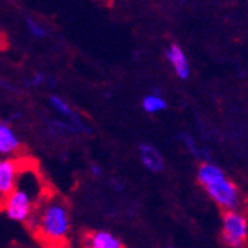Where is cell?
Segmentation results:
<instances>
[{"label":"cell","instance_id":"1","mask_svg":"<svg viewBox=\"0 0 248 248\" xmlns=\"http://www.w3.org/2000/svg\"><path fill=\"white\" fill-rule=\"evenodd\" d=\"M197 181L209 195V198L224 212L241 209L242 193L239 187L215 161H202L197 170Z\"/></svg>","mask_w":248,"mask_h":248},{"label":"cell","instance_id":"2","mask_svg":"<svg viewBox=\"0 0 248 248\" xmlns=\"http://www.w3.org/2000/svg\"><path fill=\"white\" fill-rule=\"evenodd\" d=\"M37 230L43 239L58 244L70 233V213L61 200H50L41 207L37 218Z\"/></svg>","mask_w":248,"mask_h":248},{"label":"cell","instance_id":"3","mask_svg":"<svg viewBox=\"0 0 248 248\" xmlns=\"http://www.w3.org/2000/svg\"><path fill=\"white\" fill-rule=\"evenodd\" d=\"M35 198V186L29 181V178H26V175H18L16 187L5 198V215L14 222H29L32 219V213H34Z\"/></svg>","mask_w":248,"mask_h":248},{"label":"cell","instance_id":"4","mask_svg":"<svg viewBox=\"0 0 248 248\" xmlns=\"http://www.w3.org/2000/svg\"><path fill=\"white\" fill-rule=\"evenodd\" d=\"M248 238V219L245 213L238 210H225L222 215L221 242L227 248H244Z\"/></svg>","mask_w":248,"mask_h":248},{"label":"cell","instance_id":"5","mask_svg":"<svg viewBox=\"0 0 248 248\" xmlns=\"http://www.w3.org/2000/svg\"><path fill=\"white\" fill-rule=\"evenodd\" d=\"M49 104H50L52 108L55 110L61 117L70 121L75 126H77L79 134H89L92 131L90 126L82 121V117L79 116V113L75 110L66 99L60 98L58 94H50L49 96Z\"/></svg>","mask_w":248,"mask_h":248},{"label":"cell","instance_id":"6","mask_svg":"<svg viewBox=\"0 0 248 248\" xmlns=\"http://www.w3.org/2000/svg\"><path fill=\"white\" fill-rule=\"evenodd\" d=\"M20 175L18 163L14 158H0V198L5 200L16 187Z\"/></svg>","mask_w":248,"mask_h":248},{"label":"cell","instance_id":"7","mask_svg":"<svg viewBox=\"0 0 248 248\" xmlns=\"http://www.w3.org/2000/svg\"><path fill=\"white\" fill-rule=\"evenodd\" d=\"M165 58L169 62V66L172 67V70L175 72L177 78H180L181 81H186L190 77V62L187 60V55L185 53V50L181 49V46H178L177 43H172V45L168 46V49L165 50Z\"/></svg>","mask_w":248,"mask_h":248},{"label":"cell","instance_id":"8","mask_svg":"<svg viewBox=\"0 0 248 248\" xmlns=\"http://www.w3.org/2000/svg\"><path fill=\"white\" fill-rule=\"evenodd\" d=\"M139 158H140V163L143 165V168L148 169L149 172H153V174H160V172H163L166 168L163 154H161L155 146L149 143L139 145Z\"/></svg>","mask_w":248,"mask_h":248},{"label":"cell","instance_id":"9","mask_svg":"<svg viewBox=\"0 0 248 248\" xmlns=\"http://www.w3.org/2000/svg\"><path fill=\"white\" fill-rule=\"evenodd\" d=\"M21 142L8 122L0 121V155L9 157L20 149Z\"/></svg>","mask_w":248,"mask_h":248},{"label":"cell","instance_id":"10","mask_svg":"<svg viewBox=\"0 0 248 248\" xmlns=\"http://www.w3.org/2000/svg\"><path fill=\"white\" fill-rule=\"evenodd\" d=\"M87 248H124V244L111 232L98 230L89 234Z\"/></svg>","mask_w":248,"mask_h":248},{"label":"cell","instance_id":"11","mask_svg":"<svg viewBox=\"0 0 248 248\" xmlns=\"http://www.w3.org/2000/svg\"><path fill=\"white\" fill-rule=\"evenodd\" d=\"M142 108L148 114H155V113H160V111H165L168 108V102H166V99L163 98V96H161V93L157 89H154L151 93L143 96Z\"/></svg>","mask_w":248,"mask_h":248},{"label":"cell","instance_id":"12","mask_svg":"<svg viewBox=\"0 0 248 248\" xmlns=\"http://www.w3.org/2000/svg\"><path fill=\"white\" fill-rule=\"evenodd\" d=\"M178 140L183 143V146H185V149L187 151V153L190 155H193L195 158H206V160H210V153H207L206 149H201L195 139H193L189 133H180L178 134Z\"/></svg>","mask_w":248,"mask_h":248},{"label":"cell","instance_id":"13","mask_svg":"<svg viewBox=\"0 0 248 248\" xmlns=\"http://www.w3.org/2000/svg\"><path fill=\"white\" fill-rule=\"evenodd\" d=\"M49 125V131L53 134H79L78 128L75 126L70 121H64L62 117H53L47 122Z\"/></svg>","mask_w":248,"mask_h":248},{"label":"cell","instance_id":"14","mask_svg":"<svg viewBox=\"0 0 248 248\" xmlns=\"http://www.w3.org/2000/svg\"><path fill=\"white\" fill-rule=\"evenodd\" d=\"M25 23H26V29L28 32L32 35V37H35V38H46L47 37V29L43 26L38 20H34L32 17H26L25 18Z\"/></svg>","mask_w":248,"mask_h":248},{"label":"cell","instance_id":"15","mask_svg":"<svg viewBox=\"0 0 248 248\" xmlns=\"http://www.w3.org/2000/svg\"><path fill=\"white\" fill-rule=\"evenodd\" d=\"M45 82H47V78H46V75H45V73H41V72L34 73L31 78L26 79L28 87H40V85H43Z\"/></svg>","mask_w":248,"mask_h":248},{"label":"cell","instance_id":"16","mask_svg":"<svg viewBox=\"0 0 248 248\" xmlns=\"http://www.w3.org/2000/svg\"><path fill=\"white\" fill-rule=\"evenodd\" d=\"M89 170H90V175H92V177H94V178H101V177L104 175V169H102V166L96 165V163L90 165Z\"/></svg>","mask_w":248,"mask_h":248},{"label":"cell","instance_id":"17","mask_svg":"<svg viewBox=\"0 0 248 248\" xmlns=\"http://www.w3.org/2000/svg\"><path fill=\"white\" fill-rule=\"evenodd\" d=\"M0 90H6V92H11V93H18V90L14 87L13 84L8 82L6 79L0 78Z\"/></svg>","mask_w":248,"mask_h":248},{"label":"cell","instance_id":"18","mask_svg":"<svg viewBox=\"0 0 248 248\" xmlns=\"http://www.w3.org/2000/svg\"><path fill=\"white\" fill-rule=\"evenodd\" d=\"M110 186L114 189V190H117V192H121V190H124V185L119 181V180H111V183H110Z\"/></svg>","mask_w":248,"mask_h":248},{"label":"cell","instance_id":"19","mask_svg":"<svg viewBox=\"0 0 248 248\" xmlns=\"http://www.w3.org/2000/svg\"><path fill=\"white\" fill-rule=\"evenodd\" d=\"M21 117H23V113H21V111H14L13 114L9 116V121H20Z\"/></svg>","mask_w":248,"mask_h":248},{"label":"cell","instance_id":"20","mask_svg":"<svg viewBox=\"0 0 248 248\" xmlns=\"http://www.w3.org/2000/svg\"><path fill=\"white\" fill-rule=\"evenodd\" d=\"M168 248H175V247H168Z\"/></svg>","mask_w":248,"mask_h":248}]
</instances>
